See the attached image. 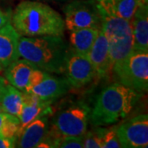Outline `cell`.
Here are the masks:
<instances>
[{
    "label": "cell",
    "mask_w": 148,
    "mask_h": 148,
    "mask_svg": "<svg viewBox=\"0 0 148 148\" xmlns=\"http://www.w3.org/2000/svg\"><path fill=\"white\" fill-rule=\"evenodd\" d=\"M96 2H101V1H105V0H95Z\"/></svg>",
    "instance_id": "31"
},
{
    "label": "cell",
    "mask_w": 148,
    "mask_h": 148,
    "mask_svg": "<svg viewBox=\"0 0 148 148\" xmlns=\"http://www.w3.org/2000/svg\"><path fill=\"white\" fill-rule=\"evenodd\" d=\"M100 32L101 28L94 27H87L70 31L69 41L71 49L75 53L87 55Z\"/></svg>",
    "instance_id": "18"
},
{
    "label": "cell",
    "mask_w": 148,
    "mask_h": 148,
    "mask_svg": "<svg viewBox=\"0 0 148 148\" xmlns=\"http://www.w3.org/2000/svg\"><path fill=\"white\" fill-rule=\"evenodd\" d=\"M116 131L122 147L145 148L148 147V116L147 114L132 117L119 126Z\"/></svg>",
    "instance_id": "8"
},
{
    "label": "cell",
    "mask_w": 148,
    "mask_h": 148,
    "mask_svg": "<svg viewBox=\"0 0 148 148\" xmlns=\"http://www.w3.org/2000/svg\"><path fill=\"white\" fill-rule=\"evenodd\" d=\"M52 101H43L34 94L23 92V106L18 116V119L20 121L18 135L28 123L33 121L37 117L40 116L46 112L52 111L50 107Z\"/></svg>",
    "instance_id": "13"
},
{
    "label": "cell",
    "mask_w": 148,
    "mask_h": 148,
    "mask_svg": "<svg viewBox=\"0 0 148 148\" xmlns=\"http://www.w3.org/2000/svg\"><path fill=\"white\" fill-rule=\"evenodd\" d=\"M54 147L83 148L82 137H64L58 138L54 143Z\"/></svg>",
    "instance_id": "22"
},
{
    "label": "cell",
    "mask_w": 148,
    "mask_h": 148,
    "mask_svg": "<svg viewBox=\"0 0 148 148\" xmlns=\"http://www.w3.org/2000/svg\"><path fill=\"white\" fill-rule=\"evenodd\" d=\"M36 68L27 59H16L5 68L6 80L16 89L25 92L32 73Z\"/></svg>",
    "instance_id": "14"
},
{
    "label": "cell",
    "mask_w": 148,
    "mask_h": 148,
    "mask_svg": "<svg viewBox=\"0 0 148 148\" xmlns=\"http://www.w3.org/2000/svg\"><path fill=\"white\" fill-rule=\"evenodd\" d=\"M83 148H101L100 138H98L95 132L90 131L86 132L83 135Z\"/></svg>",
    "instance_id": "23"
},
{
    "label": "cell",
    "mask_w": 148,
    "mask_h": 148,
    "mask_svg": "<svg viewBox=\"0 0 148 148\" xmlns=\"http://www.w3.org/2000/svg\"><path fill=\"white\" fill-rule=\"evenodd\" d=\"M87 57L94 66L97 77H106L112 71L113 65L110 54L109 40L101 30Z\"/></svg>",
    "instance_id": "10"
},
{
    "label": "cell",
    "mask_w": 148,
    "mask_h": 148,
    "mask_svg": "<svg viewBox=\"0 0 148 148\" xmlns=\"http://www.w3.org/2000/svg\"><path fill=\"white\" fill-rule=\"evenodd\" d=\"M8 84V81L4 78L3 77L0 76V102L2 101V98L4 95V92L6 90V87H7V85Z\"/></svg>",
    "instance_id": "26"
},
{
    "label": "cell",
    "mask_w": 148,
    "mask_h": 148,
    "mask_svg": "<svg viewBox=\"0 0 148 148\" xmlns=\"http://www.w3.org/2000/svg\"><path fill=\"white\" fill-rule=\"evenodd\" d=\"M11 23L21 36H63L65 30L64 19L58 12L34 0L23 1L16 6Z\"/></svg>",
    "instance_id": "1"
},
{
    "label": "cell",
    "mask_w": 148,
    "mask_h": 148,
    "mask_svg": "<svg viewBox=\"0 0 148 148\" xmlns=\"http://www.w3.org/2000/svg\"><path fill=\"white\" fill-rule=\"evenodd\" d=\"M133 49L148 51L147 3L138 8L131 20Z\"/></svg>",
    "instance_id": "15"
},
{
    "label": "cell",
    "mask_w": 148,
    "mask_h": 148,
    "mask_svg": "<svg viewBox=\"0 0 148 148\" xmlns=\"http://www.w3.org/2000/svg\"><path fill=\"white\" fill-rule=\"evenodd\" d=\"M38 1H48V2H64L66 0H38Z\"/></svg>",
    "instance_id": "28"
},
{
    "label": "cell",
    "mask_w": 148,
    "mask_h": 148,
    "mask_svg": "<svg viewBox=\"0 0 148 148\" xmlns=\"http://www.w3.org/2000/svg\"><path fill=\"white\" fill-rule=\"evenodd\" d=\"M46 112L28 123L17 137L16 147L20 148H36L47 137L49 130V115Z\"/></svg>",
    "instance_id": "9"
},
{
    "label": "cell",
    "mask_w": 148,
    "mask_h": 148,
    "mask_svg": "<svg viewBox=\"0 0 148 148\" xmlns=\"http://www.w3.org/2000/svg\"><path fill=\"white\" fill-rule=\"evenodd\" d=\"M0 104L3 112L18 118L23 106V92L8 83Z\"/></svg>",
    "instance_id": "19"
},
{
    "label": "cell",
    "mask_w": 148,
    "mask_h": 148,
    "mask_svg": "<svg viewBox=\"0 0 148 148\" xmlns=\"http://www.w3.org/2000/svg\"><path fill=\"white\" fill-rule=\"evenodd\" d=\"M12 12L10 11H3L0 9V28L4 27L8 23H10L12 21Z\"/></svg>",
    "instance_id": "25"
},
{
    "label": "cell",
    "mask_w": 148,
    "mask_h": 148,
    "mask_svg": "<svg viewBox=\"0 0 148 148\" xmlns=\"http://www.w3.org/2000/svg\"><path fill=\"white\" fill-rule=\"evenodd\" d=\"M109 48L112 65L127 56L133 50L132 35L109 40Z\"/></svg>",
    "instance_id": "20"
},
{
    "label": "cell",
    "mask_w": 148,
    "mask_h": 148,
    "mask_svg": "<svg viewBox=\"0 0 148 148\" xmlns=\"http://www.w3.org/2000/svg\"><path fill=\"white\" fill-rule=\"evenodd\" d=\"M98 8L101 17V30L109 40L132 35L131 21L107 13L101 8L99 3Z\"/></svg>",
    "instance_id": "16"
},
{
    "label": "cell",
    "mask_w": 148,
    "mask_h": 148,
    "mask_svg": "<svg viewBox=\"0 0 148 148\" xmlns=\"http://www.w3.org/2000/svg\"><path fill=\"white\" fill-rule=\"evenodd\" d=\"M64 73L70 86L81 88L89 84L96 76V72L87 55L68 50L64 62Z\"/></svg>",
    "instance_id": "7"
},
{
    "label": "cell",
    "mask_w": 148,
    "mask_h": 148,
    "mask_svg": "<svg viewBox=\"0 0 148 148\" xmlns=\"http://www.w3.org/2000/svg\"><path fill=\"white\" fill-rule=\"evenodd\" d=\"M7 115H8V114L5 113V112H2V113H0V135H1L2 128H3L4 121H5L6 118H7Z\"/></svg>",
    "instance_id": "27"
},
{
    "label": "cell",
    "mask_w": 148,
    "mask_h": 148,
    "mask_svg": "<svg viewBox=\"0 0 148 148\" xmlns=\"http://www.w3.org/2000/svg\"><path fill=\"white\" fill-rule=\"evenodd\" d=\"M100 138L101 148H120L122 147L117 134L116 126L103 127L98 126L94 130Z\"/></svg>",
    "instance_id": "21"
},
{
    "label": "cell",
    "mask_w": 148,
    "mask_h": 148,
    "mask_svg": "<svg viewBox=\"0 0 148 148\" xmlns=\"http://www.w3.org/2000/svg\"><path fill=\"white\" fill-rule=\"evenodd\" d=\"M138 100V92L119 82L100 92L90 109V123L95 126L113 124L131 113Z\"/></svg>",
    "instance_id": "3"
},
{
    "label": "cell",
    "mask_w": 148,
    "mask_h": 148,
    "mask_svg": "<svg viewBox=\"0 0 148 148\" xmlns=\"http://www.w3.org/2000/svg\"><path fill=\"white\" fill-rule=\"evenodd\" d=\"M64 25L69 32L87 27L101 28L98 3L93 0H73L64 7Z\"/></svg>",
    "instance_id": "6"
},
{
    "label": "cell",
    "mask_w": 148,
    "mask_h": 148,
    "mask_svg": "<svg viewBox=\"0 0 148 148\" xmlns=\"http://www.w3.org/2000/svg\"><path fill=\"white\" fill-rule=\"evenodd\" d=\"M112 71L119 82L139 92L148 90V51L133 49L114 64Z\"/></svg>",
    "instance_id": "5"
},
{
    "label": "cell",
    "mask_w": 148,
    "mask_h": 148,
    "mask_svg": "<svg viewBox=\"0 0 148 148\" xmlns=\"http://www.w3.org/2000/svg\"><path fill=\"white\" fill-rule=\"evenodd\" d=\"M97 3L107 13L131 21L138 8L147 0H105Z\"/></svg>",
    "instance_id": "17"
},
{
    "label": "cell",
    "mask_w": 148,
    "mask_h": 148,
    "mask_svg": "<svg viewBox=\"0 0 148 148\" xmlns=\"http://www.w3.org/2000/svg\"><path fill=\"white\" fill-rule=\"evenodd\" d=\"M67 79L58 78L46 73L44 79L25 93H32L43 101H52L65 95L70 89Z\"/></svg>",
    "instance_id": "11"
},
{
    "label": "cell",
    "mask_w": 148,
    "mask_h": 148,
    "mask_svg": "<svg viewBox=\"0 0 148 148\" xmlns=\"http://www.w3.org/2000/svg\"><path fill=\"white\" fill-rule=\"evenodd\" d=\"M2 112H3V108H2V106H1V104H0V113H2Z\"/></svg>",
    "instance_id": "30"
},
{
    "label": "cell",
    "mask_w": 148,
    "mask_h": 148,
    "mask_svg": "<svg viewBox=\"0 0 148 148\" xmlns=\"http://www.w3.org/2000/svg\"><path fill=\"white\" fill-rule=\"evenodd\" d=\"M16 138H6L0 136V148L16 147Z\"/></svg>",
    "instance_id": "24"
},
{
    "label": "cell",
    "mask_w": 148,
    "mask_h": 148,
    "mask_svg": "<svg viewBox=\"0 0 148 148\" xmlns=\"http://www.w3.org/2000/svg\"><path fill=\"white\" fill-rule=\"evenodd\" d=\"M69 48L63 36H20L18 52L20 58L27 59L46 73H64V62Z\"/></svg>",
    "instance_id": "2"
},
{
    "label": "cell",
    "mask_w": 148,
    "mask_h": 148,
    "mask_svg": "<svg viewBox=\"0 0 148 148\" xmlns=\"http://www.w3.org/2000/svg\"><path fill=\"white\" fill-rule=\"evenodd\" d=\"M3 70V66L1 65V64H0V72H2Z\"/></svg>",
    "instance_id": "29"
},
{
    "label": "cell",
    "mask_w": 148,
    "mask_h": 148,
    "mask_svg": "<svg viewBox=\"0 0 148 148\" xmlns=\"http://www.w3.org/2000/svg\"><path fill=\"white\" fill-rule=\"evenodd\" d=\"M20 36L11 22L0 28V64L3 69L20 58L18 52Z\"/></svg>",
    "instance_id": "12"
},
{
    "label": "cell",
    "mask_w": 148,
    "mask_h": 148,
    "mask_svg": "<svg viewBox=\"0 0 148 148\" xmlns=\"http://www.w3.org/2000/svg\"><path fill=\"white\" fill-rule=\"evenodd\" d=\"M90 108L77 101L58 111L53 117L45 140L54 148V143L64 137H83L90 121Z\"/></svg>",
    "instance_id": "4"
}]
</instances>
